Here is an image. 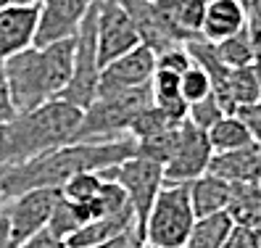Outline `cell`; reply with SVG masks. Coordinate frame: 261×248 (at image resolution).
<instances>
[{
    "label": "cell",
    "instance_id": "cell-1",
    "mask_svg": "<svg viewBox=\"0 0 261 248\" xmlns=\"http://www.w3.org/2000/svg\"><path fill=\"white\" fill-rule=\"evenodd\" d=\"M137 156V143L132 137L106 143H66L24 164L0 166V195L13 198L35 188H64L82 172H103Z\"/></svg>",
    "mask_w": 261,
    "mask_h": 248
},
{
    "label": "cell",
    "instance_id": "cell-2",
    "mask_svg": "<svg viewBox=\"0 0 261 248\" xmlns=\"http://www.w3.org/2000/svg\"><path fill=\"white\" fill-rule=\"evenodd\" d=\"M82 108L64 98L16 114V119L0 127V166L24 164L53 148L74 143V135L82 124Z\"/></svg>",
    "mask_w": 261,
    "mask_h": 248
},
{
    "label": "cell",
    "instance_id": "cell-3",
    "mask_svg": "<svg viewBox=\"0 0 261 248\" xmlns=\"http://www.w3.org/2000/svg\"><path fill=\"white\" fill-rule=\"evenodd\" d=\"M3 69L16 111H32L42 103L61 98V92L66 90L74 71V37L42 48L32 45L19 56L3 61Z\"/></svg>",
    "mask_w": 261,
    "mask_h": 248
},
{
    "label": "cell",
    "instance_id": "cell-4",
    "mask_svg": "<svg viewBox=\"0 0 261 248\" xmlns=\"http://www.w3.org/2000/svg\"><path fill=\"white\" fill-rule=\"evenodd\" d=\"M150 103H153L150 85L119 90V92H103L85 108L74 143H106V140L129 137L135 116Z\"/></svg>",
    "mask_w": 261,
    "mask_h": 248
},
{
    "label": "cell",
    "instance_id": "cell-5",
    "mask_svg": "<svg viewBox=\"0 0 261 248\" xmlns=\"http://www.w3.org/2000/svg\"><path fill=\"white\" fill-rule=\"evenodd\" d=\"M195 225L190 204V182H166L153 204L143 230V240L159 248H185Z\"/></svg>",
    "mask_w": 261,
    "mask_h": 248
},
{
    "label": "cell",
    "instance_id": "cell-6",
    "mask_svg": "<svg viewBox=\"0 0 261 248\" xmlns=\"http://www.w3.org/2000/svg\"><path fill=\"white\" fill-rule=\"evenodd\" d=\"M100 177L109 180V182H116L119 188L127 193L129 204L135 209V219H137V240H143L148 214H150L153 204H156L161 188L166 185L164 164L143 159V156H132V159L121 161L116 166L103 169Z\"/></svg>",
    "mask_w": 261,
    "mask_h": 248
},
{
    "label": "cell",
    "instance_id": "cell-7",
    "mask_svg": "<svg viewBox=\"0 0 261 248\" xmlns=\"http://www.w3.org/2000/svg\"><path fill=\"white\" fill-rule=\"evenodd\" d=\"M100 61H98V24H95V3L82 19L80 29L74 35V71L61 98L85 108L98 98L100 87Z\"/></svg>",
    "mask_w": 261,
    "mask_h": 248
},
{
    "label": "cell",
    "instance_id": "cell-8",
    "mask_svg": "<svg viewBox=\"0 0 261 248\" xmlns=\"http://www.w3.org/2000/svg\"><path fill=\"white\" fill-rule=\"evenodd\" d=\"M61 195H64L61 188H35L21 195L6 198L3 219L8 230V248H19L29 238H35L40 230L48 227Z\"/></svg>",
    "mask_w": 261,
    "mask_h": 248
},
{
    "label": "cell",
    "instance_id": "cell-9",
    "mask_svg": "<svg viewBox=\"0 0 261 248\" xmlns=\"http://www.w3.org/2000/svg\"><path fill=\"white\" fill-rule=\"evenodd\" d=\"M95 24H98V61L100 69L124 53L143 45L140 32L119 0H95Z\"/></svg>",
    "mask_w": 261,
    "mask_h": 248
},
{
    "label": "cell",
    "instance_id": "cell-10",
    "mask_svg": "<svg viewBox=\"0 0 261 248\" xmlns=\"http://www.w3.org/2000/svg\"><path fill=\"white\" fill-rule=\"evenodd\" d=\"M214 156V148L208 140V132L198 124L185 119L177 127V145L169 164L164 166L166 182H193L208 172V164Z\"/></svg>",
    "mask_w": 261,
    "mask_h": 248
},
{
    "label": "cell",
    "instance_id": "cell-11",
    "mask_svg": "<svg viewBox=\"0 0 261 248\" xmlns=\"http://www.w3.org/2000/svg\"><path fill=\"white\" fill-rule=\"evenodd\" d=\"M37 3H40V24L35 45L42 48V45H50L58 40H71L95 0H37Z\"/></svg>",
    "mask_w": 261,
    "mask_h": 248
},
{
    "label": "cell",
    "instance_id": "cell-12",
    "mask_svg": "<svg viewBox=\"0 0 261 248\" xmlns=\"http://www.w3.org/2000/svg\"><path fill=\"white\" fill-rule=\"evenodd\" d=\"M40 24V3H11L0 8V64L32 48Z\"/></svg>",
    "mask_w": 261,
    "mask_h": 248
},
{
    "label": "cell",
    "instance_id": "cell-13",
    "mask_svg": "<svg viewBox=\"0 0 261 248\" xmlns=\"http://www.w3.org/2000/svg\"><path fill=\"white\" fill-rule=\"evenodd\" d=\"M153 74H156V53H153L148 45H137L135 51H129L121 58L111 61L109 66H103L98 95H103V92H119V90L150 85Z\"/></svg>",
    "mask_w": 261,
    "mask_h": 248
},
{
    "label": "cell",
    "instance_id": "cell-14",
    "mask_svg": "<svg viewBox=\"0 0 261 248\" xmlns=\"http://www.w3.org/2000/svg\"><path fill=\"white\" fill-rule=\"evenodd\" d=\"M159 11L177 45L201 40L206 19V0H159Z\"/></svg>",
    "mask_w": 261,
    "mask_h": 248
},
{
    "label": "cell",
    "instance_id": "cell-15",
    "mask_svg": "<svg viewBox=\"0 0 261 248\" xmlns=\"http://www.w3.org/2000/svg\"><path fill=\"white\" fill-rule=\"evenodd\" d=\"M208 172L227 182H261V143H248L235 151L214 153Z\"/></svg>",
    "mask_w": 261,
    "mask_h": 248
},
{
    "label": "cell",
    "instance_id": "cell-16",
    "mask_svg": "<svg viewBox=\"0 0 261 248\" xmlns=\"http://www.w3.org/2000/svg\"><path fill=\"white\" fill-rule=\"evenodd\" d=\"M245 21H248V11L243 0H211L206 3L201 37L208 42H222L245 29Z\"/></svg>",
    "mask_w": 261,
    "mask_h": 248
},
{
    "label": "cell",
    "instance_id": "cell-17",
    "mask_svg": "<svg viewBox=\"0 0 261 248\" xmlns=\"http://www.w3.org/2000/svg\"><path fill=\"white\" fill-rule=\"evenodd\" d=\"M229 190H232V185L222 177H217L214 172H206L198 180H193L190 182V204H193V211H195V219L227 211Z\"/></svg>",
    "mask_w": 261,
    "mask_h": 248
},
{
    "label": "cell",
    "instance_id": "cell-18",
    "mask_svg": "<svg viewBox=\"0 0 261 248\" xmlns=\"http://www.w3.org/2000/svg\"><path fill=\"white\" fill-rule=\"evenodd\" d=\"M229 204L227 214L232 225L261 230V182H229Z\"/></svg>",
    "mask_w": 261,
    "mask_h": 248
},
{
    "label": "cell",
    "instance_id": "cell-19",
    "mask_svg": "<svg viewBox=\"0 0 261 248\" xmlns=\"http://www.w3.org/2000/svg\"><path fill=\"white\" fill-rule=\"evenodd\" d=\"M232 227L235 225H232V219H229L227 211L211 214V216H201V219H195L185 248H224Z\"/></svg>",
    "mask_w": 261,
    "mask_h": 248
},
{
    "label": "cell",
    "instance_id": "cell-20",
    "mask_svg": "<svg viewBox=\"0 0 261 248\" xmlns=\"http://www.w3.org/2000/svg\"><path fill=\"white\" fill-rule=\"evenodd\" d=\"M208 140H211L214 153H224V151H235V148L253 143V135L248 130V124H245L238 114H224L208 130Z\"/></svg>",
    "mask_w": 261,
    "mask_h": 248
},
{
    "label": "cell",
    "instance_id": "cell-21",
    "mask_svg": "<svg viewBox=\"0 0 261 248\" xmlns=\"http://www.w3.org/2000/svg\"><path fill=\"white\" fill-rule=\"evenodd\" d=\"M214 51H217V56L229 69H243V66L253 64V48H251V40L245 29H240L238 35L227 37L222 42H214Z\"/></svg>",
    "mask_w": 261,
    "mask_h": 248
},
{
    "label": "cell",
    "instance_id": "cell-22",
    "mask_svg": "<svg viewBox=\"0 0 261 248\" xmlns=\"http://www.w3.org/2000/svg\"><path fill=\"white\" fill-rule=\"evenodd\" d=\"M172 127H177V124L169 119L161 108L156 106V103H150L148 108H143L140 114L135 116V121H132V127H129V137L135 143H140V140H145V137H153V135H161V132H166V130H172Z\"/></svg>",
    "mask_w": 261,
    "mask_h": 248
},
{
    "label": "cell",
    "instance_id": "cell-23",
    "mask_svg": "<svg viewBox=\"0 0 261 248\" xmlns=\"http://www.w3.org/2000/svg\"><path fill=\"white\" fill-rule=\"evenodd\" d=\"M229 95H232V103L238 111L261 101V85L251 66L232 69V74H229Z\"/></svg>",
    "mask_w": 261,
    "mask_h": 248
},
{
    "label": "cell",
    "instance_id": "cell-24",
    "mask_svg": "<svg viewBox=\"0 0 261 248\" xmlns=\"http://www.w3.org/2000/svg\"><path fill=\"white\" fill-rule=\"evenodd\" d=\"M106 188V180L100 177V172H82L71 177L61 193H64L66 201H74V204H90V201H98L103 195Z\"/></svg>",
    "mask_w": 261,
    "mask_h": 248
},
{
    "label": "cell",
    "instance_id": "cell-25",
    "mask_svg": "<svg viewBox=\"0 0 261 248\" xmlns=\"http://www.w3.org/2000/svg\"><path fill=\"white\" fill-rule=\"evenodd\" d=\"M177 127H179V124H177ZM177 127L140 140V143H137V156L150 159V161H159V164L166 166L169 159H172V153H174V145H177Z\"/></svg>",
    "mask_w": 261,
    "mask_h": 248
},
{
    "label": "cell",
    "instance_id": "cell-26",
    "mask_svg": "<svg viewBox=\"0 0 261 248\" xmlns=\"http://www.w3.org/2000/svg\"><path fill=\"white\" fill-rule=\"evenodd\" d=\"M179 92H182V98L188 101V106H193V103H198V101H203V98H208L211 95V80H208V74L198 66V64H193L185 74L179 77Z\"/></svg>",
    "mask_w": 261,
    "mask_h": 248
},
{
    "label": "cell",
    "instance_id": "cell-27",
    "mask_svg": "<svg viewBox=\"0 0 261 248\" xmlns=\"http://www.w3.org/2000/svg\"><path fill=\"white\" fill-rule=\"evenodd\" d=\"M222 116H224V108H222V103L217 101V95L211 92L208 98H203V101H198V103L190 106V116H188V119H190L193 124H198L201 130L208 132Z\"/></svg>",
    "mask_w": 261,
    "mask_h": 248
},
{
    "label": "cell",
    "instance_id": "cell-28",
    "mask_svg": "<svg viewBox=\"0 0 261 248\" xmlns=\"http://www.w3.org/2000/svg\"><path fill=\"white\" fill-rule=\"evenodd\" d=\"M179 77L182 74H174V71H164V69H156L150 80V90H153V103H161V101H172V98H179Z\"/></svg>",
    "mask_w": 261,
    "mask_h": 248
},
{
    "label": "cell",
    "instance_id": "cell-29",
    "mask_svg": "<svg viewBox=\"0 0 261 248\" xmlns=\"http://www.w3.org/2000/svg\"><path fill=\"white\" fill-rule=\"evenodd\" d=\"M190 66H193V58H190L185 45H174V48H166V51L156 53V69L174 71V74H185Z\"/></svg>",
    "mask_w": 261,
    "mask_h": 248
},
{
    "label": "cell",
    "instance_id": "cell-30",
    "mask_svg": "<svg viewBox=\"0 0 261 248\" xmlns=\"http://www.w3.org/2000/svg\"><path fill=\"white\" fill-rule=\"evenodd\" d=\"M224 248H261V230H248V227H232Z\"/></svg>",
    "mask_w": 261,
    "mask_h": 248
},
{
    "label": "cell",
    "instance_id": "cell-31",
    "mask_svg": "<svg viewBox=\"0 0 261 248\" xmlns=\"http://www.w3.org/2000/svg\"><path fill=\"white\" fill-rule=\"evenodd\" d=\"M16 103H13V95H11V87H8V80H6V69L0 64V127L8 124L11 119H16Z\"/></svg>",
    "mask_w": 261,
    "mask_h": 248
},
{
    "label": "cell",
    "instance_id": "cell-32",
    "mask_svg": "<svg viewBox=\"0 0 261 248\" xmlns=\"http://www.w3.org/2000/svg\"><path fill=\"white\" fill-rule=\"evenodd\" d=\"M19 248H69V243L64 240V238H58V235H53V232L45 227V230H40L35 238H29L27 243H21Z\"/></svg>",
    "mask_w": 261,
    "mask_h": 248
},
{
    "label": "cell",
    "instance_id": "cell-33",
    "mask_svg": "<svg viewBox=\"0 0 261 248\" xmlns=\"http://www.w3.org/2000/svg\"><path fill=\"white\" fill-rule=\"evenodd\" d=\"M238 116L248 124V130L253 135V140L261 143V103H253V106H245L238 111Z\"/></svg>",
    "mask_w": 261,
    "mask_h": 248
},
{
    "label": "cell",
    "instance_id": "cell-34",
    "mask_svg": "<svg viewBox=\"0 0 261 248\" xmlns=\"http://www.w3.org/2000/svg\"><path fill=\"white\" fill-rule=\"evenodd\" d=\"M245 32H248V40H251V48H253V58L261 56V24L256 19L248 16V21H245Z\"/></svg>",
    "mask_w": 261,
    "mask_h": 248
},
{
    "label": "cell",
    "instance_id": "cell-35",
    "mask_svg": "<svg viewBox=\"0 0 261 248\" xmlns=\"http://www.w3.org/2000/svg\"><path fill=\"white\" fill-rule=\"evenodd\" d=\"M135 240H137V235H135V232H129V235L114 238V240H109V243H100V245H93V248H132Z\"/></svg>",
    "mask_w": 261,
    "mask_h": 248
},
{
    "label": "cell",
    "instance_id": "cell-36",
    "mask_svg": "<svg viewBox=\"0 0 261 248\" xmlns=\"http://www.w3.org/2000/svg\"><path fill=\"white\" fill-rule=\"evenodd\" d=\"M3 204H6V198L0 195V248H8V230H6V219H3Z\"/></svg>",
    "mask_w": 261,
    "mask_h": 248
},
{
    "label": "cell",
    "instance_id": "cell-37",
    "mask_svg": "<svg viewBox=\"0 0 261 248\" xmlns=\"http://www.w3.org/2000/svg\"><path fill=\"white\" fill-rule=\"evenodd\" d=\"M245 3V11H248V16L256 19L261 24V0H243Z\"/></svg>",
    "mask_w": 261,
    "mask_h": 248
},
{
    "label": "cell",
    "instance_id": "cell-38",
    "mask_svg": "<svg viewBox=\"0 0 261 248\" xmlns=\"http://www.w3.org/2000/svg\"><path fill=\"white\" fill-rule=\"evenodd\" d=\"M251 69H253V74H256V80H258V85H261V56H256V58H253V64H251Z\"/></svg>",
    "mask_w": 261,
    "mask_h": 248
},
{
    "label": "cell",
    "instance_id": "cell-39",
    "mask_svg": "<svg viewBox=\"0 0 261 248\" xmlns=\"http://www.w3.org/2000/svg\"><path fill=\"white\" fill-rule=\"evenodd\" d=\"M135 248H159V245H153V243H148V240H137Z\"/></svg>",
    "mask_w": 261,
    "mask_h": 248
},
{
    "label": "cell",
    "instance_id": "cell-40",
    "mask_svg": "<svg viewBox=\"0 0 261 248\" xmlns=\"http://www.w3.org/2000/svg\"><path fill=\"white\" fill-rule=\"evenodd\" d=\"M13 0H0V8H6V6H11Z\"/></svg>",
    "mask_w": 261,
    "mask_h": 248
},
{
    "label": "cell",
    "instance_id": "cell-41",
    "mask_svg": "<svg viewBox=\"0 0 261 248\" xmlns=\"http://www.w3.org/2000/svg\"><path fill=\"white\" fill-rule=\"evenodd\" d=\"M13 3H35V0H13Z\"/></svg>",
    "mask_w": 261,
    "mask_h": 248
},
{
    "label": "cell",
    "instance_id": "cell-42",
    "mask_svg": "<svg viewBox=\"0 0 261 248\" xmlns=\"http://www.w3.org/2000/svg\"><path fill=\"white\" fill-rule=\"evenodd\" d=\"M153 3H159V0H153Z\"/></svg>",
    "mask_w": 261,
    "mask_h": 248
},
{
    "label": "cell",
    "instance_id": "cell-43",
    "mask_svg": "<svg viewBox=\"0 0 261 248\" xmlns=\"http://www.w3.org/2000/svg\"><path fill=\"white\" fill-rule=\"evenodd\" d=\"M206 3H211V0H206Z\"/></svg>",
    "mask_w": 261,
    "mask_h": 248
},
{
    "label": "cell",
    "instance_id": "cell-44",
    "mask_svg": "<svg viewBox=\"0 0 261 248\" xmlns=\"http://www.w3.org/2000/svg\"><path fill=\"white\" fill-rule=\"evenodd\" d=\"M135 243H137V240H135ZM132 248H135V245H132Z\"/></svg>",
    "mask_w": 261,
    "mask_h": 248
}]
</instances>
